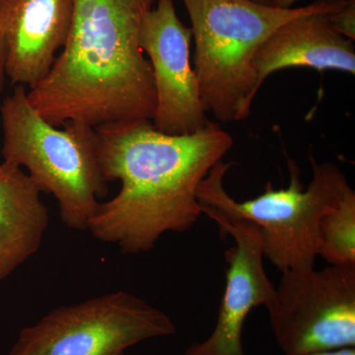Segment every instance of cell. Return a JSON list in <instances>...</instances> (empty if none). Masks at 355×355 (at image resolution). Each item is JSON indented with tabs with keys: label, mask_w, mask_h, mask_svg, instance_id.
<instances>
[{
	"label": "cell",
	"mask_w": 355,
	"mask_h": 355,
	"mask_svg": "<svg viewBox=\"0 0 355 355\" xmlns=\"http://www.w3.org/2000/svg\"><path fill=\"white\" fill-rule=\"evenodd\" d=\"M95 130L103 178L121 187L116 197L100 202L87 231L125 254L148 253L165 233L193 227L202 214L198 187L234 144L211 121L187 135L158 132L151 121Z\"/></svg>",
	"instance_id": "cell-1"
},
{
	"label": "cell",
	"mask_w": 355,
	"mask_h": 355,
	"mask_svg": "<svg viewBox=\"0 0 355 355\" xmlns=\"http://www.w3.org/2000/svg\"><path fill=\"white\" fill-rule=\"evenodd\" d=\"M142 0H76L64 50L27 92L34 109L55 127L92 128L153 121V67L140 48Z\"/></svg>",
	"instance_id": "cell-2"
},
{
	"label": "cell",
	"mask_w": 355,
	"mask_h": 355,
	"mask_svg": "<svg viewBox=\"0 0 355 355\" xmlns=\"http://www.w3.org/2000/svg\"><path fill=\"white\" fill-rule=\"evenodd\" d=\"M195 40L193 69L205 112L222 123L245 120L261 86L254 67L259 48L289 21L331 13L349 0H319L280 9L253 0H182Z\"/></svg>",
	"instance_id": "cell-3"
},
{
	"label": "cell",
	"mask_w": 355,
	"mask_h": 355,
	"mask_svg": "<svg viewBox=\"0 0 355 355\" xmlns=\"http://www.w3.org/2000/svg\"><path fill=\"white\" fill-rule=\"evenodd\" d=\"M6 162L25 167L41 193H51L71 230L86 231L108 183L103 178L95 128L67 121L62 130L34 109L25 86L16 85L0 107Z\"/></svg>",
	"instance_id": "cell-4"
},
{
	"label": "cell",
	"mask_w": 355,
	"mask_h": 355,
	"mask_svg": "<svg viewBox=\"0 0 355 355\" xmlns=\"http://www.w3.org/2000/svg\"><path fill=\"white\" fill-rule=\"evenodd\" d=\"M312 179L303 189L297 166L289 159L291 184L239 202L229 196L224 178L232 163L223 160L202 180L197 191L202 207L230 218L254 222L260 230L263 257L282 273L315 268L318 256V228L324 210L349 188L347 177L331 163H319L310 153Z\"/></svg>",
	"instance_id": "cell-5"
},
{
	"label": "cell",
	"mask_w": 355,
	"mask_h": 355,
	"mask_svg": "<svg viewBox=\"0 0 355 355\" xmlns=\"http://www.w3.org/2000/svg\"><path fill=\"white\" fill-rule=\"evenodd\" d=\"M175 333L164 311L119 291L55 308L23 329L7 355H125L137 343Z\"/></svg>",
	"instance_id": "cell-6"
},
{
	"label": "cell",
	"mask_w": 355,
	"mask_h": 355,
	"mask_svg": "<svg viewBox=\"0 0 355 355\" xmlns=\"http://www.w3.org/2000/svg\"><path fill=\"white\" fill-rule=\"evenodd\" d=\"M268 312L284 355L355 347V265L282 273Z\"/></svg>",
	"instance_id": "cell-7"
},
{
	"label": "cell",
	"mask_w": 355,
	"mask_h": 355,
	"mask_svg": "<svg viewBox=\"0 0 355 355\" xmlns=\"http://www.w3.org/2000/svg\"><path fill=\"white\" fill-rule=\"evenodd\" d=\"M140 22V48L149 58L155 86L153 119L158 132L193 135L209 125L190 58L193 34L178 17L173 0H157Z\"/></svg>",
	"instance_id": "cell-8"
},
{
	"label": "cell",
	"mask_w": 355,
	"mask_h": 355,
	"mask_svg": "<svg viewBox=\"0 0 355 355\" xmlns=\"http://www.w3.org/2000/svg\"><path fill=\"white\" fill-rule=\"evenodd\" d=\"M200 209L216 222L222 235L233 238L235 246L224 253L225 291L214 331L207 340L191 345L184 355H246L242 340L245 321L259 306L270 309L275 296L263 266L260 230L246 219L230 218L202 205Z\"/></svg>",
	"instance_id": "cell-9"
},
{
	"label": "cell",
	"mask_w": 355,
	"mask_h": 355,
	"mask_svg": "<svg viewBox=\"0 0 355 355\" xmlns=\"http://www.w3.org/2000/svg\"><path fill=\"white\" fill-rule=\"evenodd\" d=\"M76 0H0L6 73L13 85L35 87L64 48Z\"/></svg>",
	"instance_id": "cell-10"
},
{
	"label": "cell",
	"mask_w": 355,
	"mask_h": 355,
	"mask_svg": "<svg viewBox=\"0 0 355 355\" xmlns=\"http://www.w3.org/2000/svg\"><path fill=\"white\" fill-rule=\"evenodd\" d=\"M328 14H309L289 21L263 42L254 60L261 86L270 74L287 67L355 73L354 41L331 27Z\"/></svg>",
	"instance_id": "cell-11"
},
{
	"label": "cell",
	"mask_w": 355,
	"mask_h": 355,
	"mask_svg": "<svg viewBox=\"0 0 355 355\" xmlns=\"http://www.w3.org/2000/svg\"><path fill=\"white\" fill-rule=\"evenodd\" d=\"M50 224L41 191L22 168L0 164V282L39 251Z\"/></svg>",
	"instance_id": "cell-12"
},
{
	"label": "cell",
	"mask_w": 355,
	"mask_h": 355,
	"mask_svg": "<svg viewBox=\"0 0 355 355\" xmlns=\"http://www.w3.org/2000/svg\"><path fill=\"white\" fill-rule=\"evenodd\" d=\"M318 256L331 266L355 265V191L352 187L320 219Z\"/></svg>",
	"instance_id": "cell-13"
},
{
	"label": "cell",
	"mask_w": 355,
	"mask_h": 355,
	"mask_svg": "<svg viewBox=\"0 0 355 355\" xmlns=\"http://www.w3.org/2000/svg\"><path fill=\"white\" fill-rule=\"evenodd\" d=\"M334 29L345 38L355 39V0H349L345 6L328 14Z\"/></svg>",
	"instance_id": "cell-14"
},
{
	"label": "cell",
	"mask_w": 355,
	"mask_h": 355,
	"mask_svg": "<svg viewBox=\"0 0 355 355\" xmlns=\"http://www.w3.org/2000/svg\"><path fill=\"white\" fill-rule=\"evenodd\" d=\"M6 46L4 40L0 35V92L4 90L6 86Z\"/></svg>",
	"instance_id": "cell-15"
},
{
	"label": "cell",
	"mask_w": 355,
	"mask_h": 355,
	"mask_svg": "<svg viewBox=\"0 0 355 355\" xmlns=\"http://www.w3.org/2000/svg\"><path fill=\"white\" fill-rule=\"evenodd\" d=\"M303 355H355V347H345V349L326 350V352H312Z\"/></svg>",
	"instance_id": "cell-16"
},
{
	"label": "cell",
	"mask_w": 355,
	"mask_h": 355,
	"mask_svg": "<svg viewBox=\"0 0 355 355\" xmlns=\"http://www.w3.org/2000/svg\"><path fill=\"white\" fill-rule=\"evenodd\" d=\"M298 0H270V6L275 8L289 9Z\"/></svg>",
	"instance_id": "cell-17"
},
{
	"label": "cell",
	"mask_w": 355,
	"mask_h": 355,
	"mask_svg": "<svg viewBox=\"0 0 355 355\" xmlns=\"http://www.w3.org/2000/svg\"><path fill=\"white\" fill-rule=\"evenodd\" d=\"M253 1L258 2V3L266 4V6H270V0H253Z\"/></svg>",
	"instance_id": "cell-18"
},
{
	"label": "cell",
	"mask_w": 355,
	"mask_h": 355,
	"mask_svg": "<svg viewBox=\"0 0 355 355\" xmlns=\"http://www.w3.org/2000/svg\"><path fill=\"white\" fill-rule=\"evenodd\" d=\"M142 1L146 2V3L148 4L149 6H153L154 3H155L157 0H142Z\"/></svg>",
	"instance_id": "cell-19"
}]
</instances>
